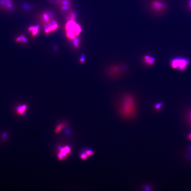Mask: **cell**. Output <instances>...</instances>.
Returning <instances> with one entry per match:
<instances>
[{"label":"cell","instance_id":"1","mask_svg":"<svg viewBox=\"0 0 191 191\" xmlns=\"http://www.w3.org/2000/svg\"><path fill=\"white\" fill-rule=\"evenodd\" d=\"M136 103L132 96L126 95L123 96L119 107L120 114L125 118H132L136 115Z\"/></svg>","mask_w":191,"mask_h":191},{"label":"cell","instance_id":"2","mask_svg":"<svg viewBox=\"0 0 191 191\" xmlns=\"http://www.w3.org/2000/svg\"><path fill=\"white\" fill-rule=\"evenodd\" d=\"M65 29L67 38L71 40L77 38L82 31L80 25L74 20L67 21Z\"/></svg>","mask_w":191,"mask_h":191},{"label":"cell","instance_id":"3","mask_svg":"<svg viewBox=\"0 0 191 191\" xmlns=\"http://www.w3.org/2000/svg\"><path fill=\"white\" fill-rule=\"evenodd\" d=\"M189 64L187 59L183 58H177L172 60L170 63L171 66L173 69H177L179 71H184Z\"/></svg>","mask_w":191,"mask_h":191},{"label":"cell","instance_id":"4","mask_svg":"<svg viewBox=\"0 0 191 191\" xmlns=\"http://www.w3.org/2000/svg\"><path fill=\"white\" fill-rule=\"evenodd\" d=\"M43 27L45 33L48 35L57 30L59 28V24L57 21L54 19L47 24H43Z\"/></svg>","mask_w":191,"mask_h":191},{"label":"cell","instance_id":"5","mask_svg":"<svg viewBox=\"0 0 191 191\" xmlns=\"http://www.w3.org/2000/svg\"><path fill=\"white\" fill-rule=\"evenodd\" d=\"M152 9L157 12H161L164 10L165 4L162 1L159 0H154L151 3Z\"/></svg>","mask_w":191,"mask_h":191},{"label":"cell","instance_id":"6","mask_svg":"<svg viewBox=\"0 0 191 191\" xmlns=\"http://www.w3.org/2000/svg\"><path fill=\"white\" fill-rule=\"evenodd\" d=\"M60 10L63 12L69 11L71 9V0H63L59 3Z\"/></svg>","mask_w":191,"mask_h":191},{"label":"cell","instance_id":"7","mask_svg":"<svg viewBox=\"0 0 191 191\" xmlns=\"http://www.w3.org/2000/svg\"><path fill=\"white\" fill-rule=\"evenodd\" d=\"M54 19V15L52 13L46 12L41 16V21L43 24H47Z\"/></svg>","mask_w":191,"mask_h":191},{"label":"cell","instance_id":"8","mask_svg":"<svg viewBox=\"0 0 191 191\" xmlns=\"http://www.w3.org/2000/svg\"><path fill=\"white\" fill-rule=\"evenodd\" d=\"M143 62L146 66H150L155 64V60L154 57L149 55H146L143 56Z\"/></svg>","mask_w":191,"mask_h":191},{"label":"cell","instance_id":"9","mask_svg":"<svg viewBox=\"0 0 191 191\" xmlns=\"http://www.w3.org/2000/svg\"><path fill=\"white\" fill-rule=\"evenodd\" d=\"M39 25H32L28 28V30L31 33L33 36L36 37L39 32Z\"/></svg>","mask_w":191,"mask_h":191},{"label":"cell","instance_id":"10","mask_svg":"<svg viewBox=\"0 0 191 191\" xmlns=\"http://www.w3.org/2000/svg\"><path fill=\"white\" fill-rule=\"evenodd\" d=\"M27 109V105H23L18 106L16 109L17 114L20 115H24Z\"/></svg>","mask_w":191,"mask_h":191},{"label":"cell","instance_id":"11","mask_svg":"<svg viewBox=\"0 0 191 191\" xmlns=\"http://www.w3.org/2000/svg\"><path fill=\"white\" fill-rule=\"evenodd\" d=\"M109 73L112 74V75H115L120 73V68L117 66H112L109 68Z\"/></svg>","mask_w":191,"mask_h":191},{"label":"cell","instance_id":"12","mask_svg":"<svg viewBox=\"0 0 191 191\" xmlns=\"http://www.w3.org/2000/svg\"><path fill=\"white\" fill-rule=\"evenodd\" d=\"M76 17V15L75 13L73 11H70L66 16L67 21L70 20L75 21Z\"/></svg>","mask_w":191,"mask_h":191},{"label":"cell","instance_id":"13","mask_svg":"<svg viewBox=\"0 0 191 191\" xmlns=\"http://www.w3.org/2000/svg\"><path fill=\"white\" fill-rule=\"evenodd\" d=\"M0 3L3 6L6 7L8 9H11L12 8V5L10 0H1Z\"/></svg>","mask_w":191,"mask_h":191},{"label":"cell","instance_id":"14","mask_svg":"<svg viewBox=\"0 0 191 191\" xmlns=\"http://www.w3.org/2000/svg\"><path fill=\"white\" fill-rule=\"evenodd\" d=\"M64 125L63 124H60L55 129V132L56 134H58L60 132V131L64 127Z\"/></svg>","mask_w":191,"mask_h":191},{"label":"cell","instance_id":"15","mask_svg":"<svg viewBox=\"0 0 191 191\" xmlns=\"http://www.w3.org/2000/svg\"><path fill=\"white\" fill-rule=\"evenodd\" d=\"M16 41L17 42H22L24 43H26L27 40L24 35H21L16 39Z\"/></svg>","mask_w":191,"mask_h":191},{"label":"cell","instance_id":"16","mask_svg":"<svg viewBox=\"0 0 191 191\" xmlns=\"http://www.w3.org/2000/svg\"><path fill=\"white\" fill-rule=\"evenodd\" d=\"M84 152L89 157L93 155L94 154V151H93V150L91 149L90 148L86 149L85 150V151H84Z\"/></svg>","mask_w":191,"mask_h":191},{"label":"cell","instance_id":"17","mask_svg":"<svg viewBox=\"0 0 191 191\" xmlns=\"http://www.w3.org/2000/svg\"><path fill=\"white\" fill-rule=\"evenodd\" d=\"M72 41H73V44L74 46L76 48L78 47L79 45L80 41L79 38L77 37L73 39Z\"/></svg>","mask_w":191,"mask_h":191},{"label":"cell","instance_id":"18","mask_svg":"<svg viewBox=\"0 0 191 191\" xmlns=\"http://www.w3.org/2000/svg\"><path fill=\"white\" fill-rule=\"evenodd\" d=\"M163 105V104L162 103H156V104L155 105L154 108H155V109H156V110H159L160 109H161V108H162Z\"/></svg>","mask_w":191,"mask_h":191},{"label":"cell","instance_id":"19","mask_svg":"<svg viewBox=\"0 0 191 191\" xmlns=\"http://www.w3.org/2000/svg\"><path fill=\"white\" fill-rule=\"evenodd\" d=\"M80 157L82 160H86L89 157L84 152L80 154Z\"/></svg>","mask_w":191,"mask_h":191},{"label":"cell","instance_id":"20","mask_svg":"<svg viewBox=\"0 0 191 191\" xmlns=\"http://www.w3.org/2000/svg\"><path fill=\"white\" fill-rule=\"evenodd\" d=\"M62 149L66 154L69 153L71 152V150H70V147H69L68 146H66L65 148H62Z\"/></svg>","mask_w":191,"mask_h":191},{"label":"cell","instance_id":"21","mask_svg":"<svg viewBox=\"0 0 191 191\" xmlns=\"http://www.w3.org/2000/svg\"><path fill=\"white\" fill-rule=\"evenodd\" d=\"M58 159L60 161L62 160L63 159L64 156L61 153H59L58 155Z\"/></svg>","mask_w":191,"mask_h":191},{"label":"cell","instance_id":"22","mask_svg":"<svg viewBox=\"0 0 191 191\" xmlns=\"http://www.w3.org/2000/svg\"><path fill=\"white\" fill-rule=\"evenodd\" d=\"M85 57L84 55H82V56H81V58L80 59V62H81L82 63H83L85 62Z\"/></svg>","mask_w":191,"mask_h":191},{"label":"cell","instance_id":"23","mask_svg":"<svg viewBox=\"0 0 191 191\" xmlns=\"http://www.w3.org/2000/svg\"><path fill=\"white\" fill-rule=\"evenodd\" d=\"M189 121L191 123V110H190L189 114Z\"/></svg>","mask_w":191,"mask_h":191},{"label":"cell","instance_id":"24","mask_svg":"<svg viewBox=\"0 0 191 191\" xmlns=\"http://www.w3.org/2000/svg\"><path fill=\"white\" fill-rule=\"evenodd\" d=\"M188 6L189 8L191 10V0H189L188 2Z\"/></svg>","mask_w":191,"mask_h":191},{"label":"cell","instance_id":"25","mask_svg":"<svg viewBox=\"0 0 191 191\" xmlns=\"http://www.w3.org/2000/svg\"><path fill=\"white\" fill-rule=\"evenodd\" d=\"M54 0V1L56 2L57 3H58V4H59V3L60 1H61L63 0Z\"/></svg>","mask_w":191,"mask_h":191},{"label":"cell","instance_id":"26","mask_svg":"<svg viewBox=\"0 0 191 191\" xmlns=\"http://www.w3.org/2000/svg\"><path fill=\"white\" fill-rule=\"evenodd\" d=\"M188 137L189 139L191 141V133H190V134L189 135Z\"/></svg>","mask_w":191,"mask_h":191},{"label":"cell","instance_id":"27","mask_svg":"<svg viewBox=\"0 0 191 191\" xmlns=\"http://www.w3.org/2000/svg\"><path fill=\"white\" fill-rule=\"evenodd\" d=\"M6 134L4 133V134H3V138H4V139H5V138H6Z\"/></svg>","mask_w":191,"mask_h":191}]
</instances>
